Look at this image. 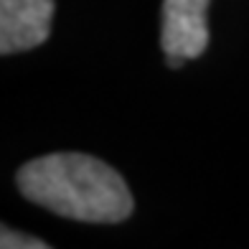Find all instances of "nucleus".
<instances>
[{"mask_svg": "<svg viewBox=\"0 0 249 249\" xmlns=\"http://www.w3.org/2000/svg\"><path fill=\"white\" fill-rule=\"evenodd\" d=\"M0 247L3 249H46L49 244L36 239L31 234H23V231H16L10 226H3L0 229Z\"/></svg>", "mask_w": 249, "mask_h": 249, "instance_id": "obj_4", "label": "nucleus"}, {"mask_svg": "<svg viewBox=\"0 0 249 249\" xmlns=\"http://www.w3.org/2000/svg\"><path fill=\"white\" fill-rule=\"evenodd\" d=\"M209 0H163L160 46L165 53L198 59L209 46Z\"/></svg>", "mask_w": 249, "mask_h": 249, "instance_id": "obj_3", "label": "nucleus"}, {"mask_svg": "<svg viewBox=\"0 0 249 249\" xmlns=\"http://www.w3.org/2000/svg\"><path fill=\"white\" fill-rule=\"evenodd\" d=\"M53 0H0V53L41 46L51 33Z\"/></svg>", "mask_w": 249, "mask_h": 249, "instance_id": "obj_2", "label": "nucleus"}, {"mask_svg": "<svg viewBox=\"0 0 249 249\" xmlns=\"http://www.w3.org/2000/svg\"><path fill=\"white\" fill-rule=\"evenodd\" d=\"M16 183L31 203L74 221L120 224L135 209L122 176L84 153L36 158L18 171Z\"/></svg>", "mask_w": 249, "mask_h": 249, "instance_id": "obj_1", "label": "nucleus"}, {"mask_svg": "<svg viewBox=\"0 0 249 249\" xmlns=\"http://www.w3.org/2000/svg\"><path fill=\"white\" fill-rule=\"evenodd\" d=\"M183 61H188V59H186V56H180V53H165V64L171 66V69H180Z\"/></svg>", "mask_w": 249, "mask_h": 249, "instance_id": "obj_5", "label": "nucleus"}]
</instances>
